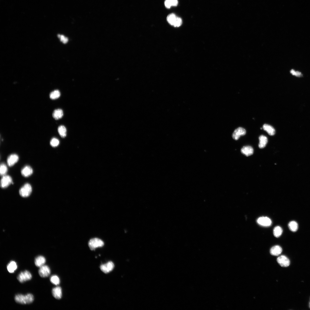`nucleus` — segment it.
Here are the masks:
<instances>
[{"label":"nucleus","instance_id":"nucleus-20","mask_svg":"<svg viewBox=\"0 0 310 310\" xmlns=\"http://www.w3.org/2000/svg\"><path fill=\"white\" fill-rule=\"evenodd\" d=\"M259 141L258 145L259 148H264L266 146L268 142L267 138L266 136L262 135L259 137Z\"/></svg>","mask_w":310,"mask_h":310},{"label":"nucleus","instance_id":"nucleus-22","mask_svg":"<svg viewBox=\"0 0 310 310\" xmlns=\"http://www.w3.org/2000/svg\"><path fill=\"white\" fill-rule=\"evenodd\" d=\"M289 229L292 231H296L298 229V225L297 223L295 221H292L290 222L288 225Z\"/></svg>","mask_w":310,"mask_h":310},{"label":"nucleus","instance_id":"nucleus-1","mask_svg":"<svg viewBox=\"0 0 310 310\" xmlns=\"http://www.w3.org/2000/svg\"><path fill=\"white\" fill-rule=\"evenodd\" d=\"M14 298L16 302L22 304H30L34 300L33 295L30 293L27 294L26 295L18 294L15 295Z\"/></svg>","mask_w":310,"mask_h":310},{"label":"nucleus","instance_id":"nucleus-2","mask_svg":"<svg viewBox=\"0 0 310 310\" xmlns=\"http://www.w3.org/2000/svg\"><path fill=\"white\" fill-rule=\"evenodd\" d=\"M167 20L168 23L175 27H179L182 24L181 19L174 13L169 14L167 17Z\"/></svg>","mask_w":310,"mask_h":310},{"label":"nucleus","instance_id":"nucleus-23","mask_svg":"<svg viewBox=\"0 0 310 310\" xmlns=\"http://www.w3.org/2000/svg\"><path fill=\"white\" fill-rule=\"evenodd\" d=\"M178 3L177 0H166L164 2L165 7L169 8L171 6H176Z\"/></svg>","mask_w":310,"mask_h":310},{"label":"nucleus","instance_id":"nucleus-9","mask_svg":"<svg viewBox=\"0 0 310 310\" xmlns=\"http://www.w3.org/2000/svg\"><path fill=\"white\" fill-rule=\"evenodd\" d=\"M257 222L259 225L265 227L270 226L272 223L271 219L267 217H259L257 219Z\"/></svg>","mask_w":310,"mask_h":310},{"label":"nucleus","instance_id":"nucleus-29","mask_svg":"<svg viewBox=\"0 0 310 310\" xmlns=\"http://www.w3.org/2000/svg\"><path fill=\"white\" fill-rule=\"evenodd\" d=\"M59 140L55 138H52L50 142V145L53 147L57 146L59 145Z\"/></svg>","mask_w":310,"mask_h":310},{"label":"nucleus","instance_id":"nucleus-19","mask_svg":"<svg viewBox=\"0 0 310 310\" xmlns=\"http://www.w3.org/2000/svg\"><path fill=\"white\" fill-rule=\"evenodd\" d=\"M263 128L270 135H273L275 134V129L272 126L269 125L264 124L263 126Z\"/></svg>","mask_w":310,"mask_h":310},{"label":"nucleus","instance_id":"nucleus-30","mask_svg":"<svg viewBox=\"0 0 310 310\" xmlns=\"http://www.w3.org/2000/svg\"><path fill=\"white\" fill-rule=\"evenodd\" d=\"M58 37L60 39V41L64 44L66 43L68 41V38L63 35L58 34Z\"/></svg>","mask_w":310,"mask_h":310},{"label":"nucleus","instance_id":"nucleus-24","mask_svg":"<svg viewBox=\"0 0 310 310\" xmlns=\"http://www.w3.org/2000/svg\"><path fill=\"white\" fill-rule=\"evenodd\" d=\"M58 132L60 136L62 137H65L66 135V129L63 125L60 126L58 129Z\"/></svg>","mask_w":310,"mask_h":310},{"label":"nucleus","instance_id":"nucleus-10","mask_svg":"<svg viewBox=\"0 0 310 310\" xmlns=\"http://www.w3.org/2000/svg\"><path fill=\"white\" fill-rule=\"evenodd\" d=\"M277 260L278 264L282 267H287L290 264V261L289 259L284 255L278 257Z\"/></svg>","mask_w":310,"mask_h":310},{"label":"nucleus","instance_id":"nucleus-11","mask_svg":"<svg viewBox=\"0 0 310 310\" xmlns=\"http://www.w3.org/2000/svg\"><path fill=\"white\" fill-rule=\"evenodd\" d=\"M246 133L245 130L241 127H239L236 129L233 132L232 136L235 140H238L240 136L245 135Z\"/></svg>","mask_w":310,"mask_h":310},{"label":"nucleus","instance_id":"nucleus-17","mask_svg":"<svg viewBox=\"0 0 310 310\" xmlns=\"http://www.w3.org/2000/svg\"><path fill=\"white\" fill-rule=\"evenodd\" d=\"M282 251V249L281 247L279 245H275L272 247L270 249V254L274 256H278L280 255Z\"/></svg>","mask_w":310,"mask_h":310},{"label":"nucleus","instance_id":"nucleus-28","mask_svg":"<svg viewBox=\"0 0 310 310\" xmlns=\"http://www.w3.org/2000/svg\"><path fill=\"white\" fill-rule=\"evenodd\" d=\"M50 281L51 283L55 285L59 284L60 282L59 277L56 275L51 276L50 278Z\"/></svg>","mask_w":310,"mask_h":310},{"label":"nucleus","instance_id":"nucleus-27","mask_svg":"<svg viewBox=\"0 0 310 310\" xmlns=\"http://www.w3.org/2000/svg\"><path fill=\"white\" fill-rule=\"evenodd\" d=\"M7 171V168L6 165L2 163L1 164L0 167V174L2 176L6 175Z\"/></svg>","mask_w":310,"mask_h":310},{"label":"nucleus","instance_id":"nucleus-14","mask_svg":"<svg viewBox=\"0 0 310 310\" xmlns=\"http://www.w3.org/2000/svg\"><path fill=\"white\" fill-rule=\"evenodd\" d=\"M32 168L29 166H26L22 169L21 173L23 176L27 177L30 176L33 173Z\"/></svg>","mask_w":310,"mask_h":310},{"label":"nucleus","instance_id":"nucleus-6","mask_svg":"<svg viewBox=\"0 0 310 310\" xmlns=\"http://www.w3.org/2000/svg\"><path fill=\"white\" fill-rule=\"evenodd\" d=\"M12 183V179L10 176L5 175L2 176L0 181V186L2 188H6Z\"/></svg>","mask_w":310,"mask_h":310},{"label":"nucleus","instance_id":"nucleus-32","mask_svg":"<svg viewBox=\"0 0 310 310\" xmlns=\"http://www.w3.org/2000/svg\"><path fill=\"white\" fill-rule=\"evenodd\" d=\"M309 307H310V303H309Z\"/></svg>","mask_w":310,"mask_h":310},{"label":"nucleus","instance_id":"nucleus-3","mask_svg":"<svg viewBox=\"0 0 310 310\" xmlns=\"http://www.w3.org/2000/svg\"><path fill=\"white\" fill-rule=\"evenodd\" d=\"M88 246L91 250H94L96 248L102 247L104 243L102 241L98 238H94L91 239L88 243Z\"/></svg>","mask_w":310,"mask_h":310},{"label":"nucleus","instance_id":"nucleus-16","mask_svg":"<svg viewBox=\"0 0 310 310\" xmlns=\"http://www.w3.org/2000/svg\"><path fill=\"white\" fill-rule=\"evenodd\" d=\"M46 261L45 258L42 256L40 255L35 258L34 263L36 266L40 267L44 265Z\"/></svg>","mask_w":310,"mask_h":310},{"label":"nucleus","instance_id":"nucleus-4","mask_svg":"<svg viewBox=\"0 0 310 310\" xmlns=\"http://www.w3.org/2000/svg\"><path fill=\"white\" fill-rule=\"evenodd\" d=\"M32 191V188L30 184H25L19 190L20 195L23 197H26L30 195Z\"/></svg>","mask_w":310,"mask_h":310},{"label":"nucleus","instance_id":"nucleus-25","mask_svg":"<svg viewBox=\"0 0 310 310\" xmlns=\"http://www.w3.org/2000/svg\"><path fill=\"white\" fill-rule=\"evenodd\" d=\"M282 229L280 226H276L274 229V235L276 237L278 238L280 236L282 235Z\"/></svg>","mask_w":310,"mask_h":310},{"label":"nucleus","instance_id":"nucleus-7","mask_svg":"<svg viewBox=\"0 0 310 310\" xmlns=\"http://www.w3.org/2000/svg\"><path fill=\"white\" fill-rule=\"evenodd\" d=\"M114 267L113 263L110 261L106 264L101 265L100 267L101 270L105 273H108L112 271Z\"/></svg>","mask_w":310,"mask_h":310},{"label":"nucleus","instance_id":"nucleus-31","mask_svg":"<svg viewBox=\"0 0 310 310\" xmlns=\"http://www.w3.org/2000/svg\"><path fill=\"white\" fill-rule=\"evenodd\" d=\"M290 73L293 75L297 77H301V72L298 71H295L293 69H292L290 71Z\"/></svg>","mask_w":310,"mask_h":310},{"label":"nucleus","instance_id":"nucleus-12","mask_svg":"<svg viewBox=\"0 0 310 310\" xmlns=\"http://www.w3.org/2000/svg\"><path fill=\"white\" fill-rule=\"evenodd\" d=\"M19 160V156L16 154L10 155L7 158V163L9 166H11L17 163Z\"/></svg>","mask_w":310,"mask_h":310},{"label":"nucleus","instance_id":"nucleus-18","mask_svg":"<svg viewBox=\"0 0 310 310\" xmlns=\"http://www.w3.org/2000/svg\"><path fill=\"white\" fill-rule=\"evenodd\" d=\"M17 265L16 263L14 261H10L7 266L8 271L10 273H13L16 270Z\"/></svg>","mask_w":310,"mask_h":310},{"label":"nucleus","instance_id":"nucleus-26","mask_svg":"<svg viewBox=\"0 0 310 310\" xmlns=\"http://www.w3.org/2000/svg\"><path fill=\"white\" fill-rule=\"evenodd\" d=\"M60 96V91L58 90H55L51 92L50 94V98L52 99H55L59 98Z\"/></svg>","mask_w":310,"mask_h":310},{"label":"nucleus","instance_id":"nucleus-13","mask_svg":"<svg viewBox=\"0 0 310 310\" xmlns=\"http://www.w3.org/2000/svg\"><path fill=\"white\" fill-rule=\"evenodd\" d=\"M52 293L53 297L57 299H61L62 296V291L61 288L57 286L53 288Z\"/></svg>","mask_w":310,"mask_h":310},{"label":"nucleus","instance_id":"nucleus-8","mask_svg":"<svg viewBox=\"0 0 310 310\" xmlns=\"http://www.w3.org/2000/svg\"><path fill=\"white\" fill-rule=\"evenodd\" d=\"M38 273L42 277L45 278L48 277L51 273V270L49 267L46 265L40 267L38 270Z\"/></svg>","mask_w":310,"mask_h":310},{"label":"nucleus","instance_id":"nucleus-21","mask_svg":"<svg viewBox=\"0 0 310 310\" xmlns=\"http://www.w3.org/2000/svg\"><path fill=\"white\" fill-rule=\"evenodd\" d=\"M63 112L62 110L58 109L55 110L53 112L52 115L55 119H59L61 118L63 116Z\"/></svg>","mask_w":310,"mask_h":310},{"label":"nucleus","instance_id":"nucleus-15","mask_svg":"<svg viewBox=\"0 0 310 310\" xmlns=\"http://www.w3.org/2000/svg\"><path fill=\"white\" fill-rule=\"evenodd\" d=\"M241 152L243 154L248 156L253 154V149L252 147L250 146H245L241 148Z\"/></svg>","mask_w":310,"mask_h":310},{"label":"nucleus","instance_id":"nucleus-5","mask_svg":"<svg viewBox=\"0 0 310 310\" xmlns=\"http://www.w3.org/2000/svg\"><path fill=\"white\" fill-rule=\"evenodd\" d=\"M32 278L30 273L27 270L21 272L18 275L17 278L20 283H23L30 280Z\"/></svg>","mask_w":310,"mask_h":310}]
</instances>
